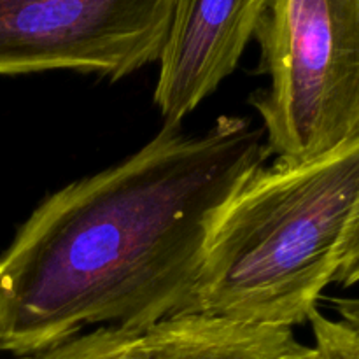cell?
<instances>
[{
  "label": "cell",
  "mask_w": 359,
  "mask_h": 359,
  "mask_svg": "<svg viewBox=\"0 0 359 359\" xmlns=\"http://www.w3.org/2000/svg\"><path fill=\"white\" fill-rule=\"evenodd\" d=\"M269 156L244 118L200 135L165 125L46 196L0 258V351L28 356L88 326L147 332L181 314L221 210Z\"/></svg>",
  "instance_id": "6da1fadb"
},
{
  "label": "cell",
  "mask_w": 359,
  "mask_h": 359,
  "mask_svg": "<svg viewBox=\"0 0 359 359\" xmlns=\"http://www.w3.org/2000/svg\"><path fill=\"white\" fill-rule=\"evenodd\" d=\"M358 207L359 135L314 160L262 167L221 210L179 316L309 323L335 283Z\"/></svg>",
  "instance_id": "7a4b0ae2"
},
{
  "label": "cell",
  "mask_w": 359,
  "mask_h": 359,
  "mask_svg": "<svg viewBox=\"0 0 359 359\" xmlns=\"http://www.w3.org/2000/svg\"><path fill=\"white\" fill-rule=\"evenodd\" d=\"M255 39L270 86L249 102L280 163L359 135V0H270Z\"/></svg>",
  "instance_id": "3957f363"
},
{
  "label": "cell",
  "mask_w": 359,
  "mask_h": 359,
  "mask_svg": "<svg viewBox=\"0 0 359 359\" xmlns=\"http://www.w3.org/2000/svg\"><path fill=\"white\" fill-rule=\"evenodd\" d=\"M175 0H0V76L74 70L109 81L158 62Z\"/></svg>",
  "instance_id": "277c9868"
},
{
  "label": "cell",
  "mask_w": 359,
  "mask_h": 359,
  "mask_svg": "<svg viewBox=\"0 0 359 359\" xmlns=\"http://www.w3.org/2000/svg\"><path fill=\"white\" fill-rule=\"evenodd\" d=\"M270 0H175L153 102L179 125L233 74Z\"/></svg>",
  "instance_id": "5b68a950"
},
{
  "label": "cell",
  "mask_w": 359,
  "mask_h": 359,
  "mask_svg": "<svg viewBox=\"0 0 359 359\" xmlns=\"http://www.w3.org/2000/svg\"><path fill=\"white\" fill-rule=\"evenodd\" d=\"M153 359H302L293 328L210 316H175L147 330Z\"/></svg>",
  "instance_id": "8992f818"
},
{
  "label": "cell",
  "mask_w": 359,
  "mask_h": 359,
  "mask_svg": "<svg viewBox=\"0 0 359 359\" xmlns=\"http://www.w3.org/2000/svg\"><path fill=\"white\" fill-rule=\"evenodd\" d=\"M18 359H153L147 332L98 326L93 332L70 337L41 353Z\"/></svg>",
  "instance_id": "52a82bcc"
},
{
  "label": "cell",
  "mask_w": 359,
  "mask_h": 359,
  "mask_svg": "<svg viewBox=\"0 0 359 359\" xmlns=\"http://www.w3.org/2000/svg\"><path fill=\"white\" fill-rule=\"evenodd\" d=\"M314 346L302 359H359V332L344 321H333L316 309L309 318Z\"/></svg>",
  "instance_id": "ba28073f"
},
{
  "label": "cell",
  "mask_w": 359,
  "mask_h": 359,
  "mask_svg": "<svg viewBox=\"0 0 359 359\" xmlns=\"http://www.w3.org/2000/svg\"><path fill=\"white\" fill-rule=\"evenodd\" d=\"M335 283L342 284L344 287L359 284V207L356 214H354L353 221H351L349 231L346 235Z\"/></svg>",
  "instance_id": "9c48e42d"
},
{
  "label": "cell",
  "mask_w": 359,
  "mask_h": 359,
  "mask_svg": "<svg viewBox=\"0 0 359 359\" xmlns=\"http://www.w3.org/2000/svg\"><path fill=\"white\" fill-rule=\"evenodd\" d=\"M344 323L359 332V298H335L332 300Z\"/></svg>",
  "instance_id": "30bf717a"
}]
</instances>
